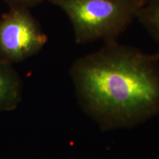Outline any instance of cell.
<instances>
[{
    "instance_id": "cell-1",
    "label": "cell",
    "mask_w": 159,
    "mask_h": 159,
    "mask_svg": "<svg viewBox=\"0 0 159 159\" xmlns=\"http://www.w3.org/2000/svg\"><path fill=\"white\" fill-rule=\"evenodd\" d=\"M159 53L114 41L77 60L71 76L84 106L108 125H127L159 113Z\"/></svg>"
},
{
    "instance_id": "cell-2",
    "label": "cell",
    "mask_w": 159,
    "mask_h": 159,
    "mask_svg": "<svg viewBox=\"0 0 159 159\" xmlns=\"http://www.w3.org/2000/svg\"><path fill=\"white\" fill-rule=\"evenodd\" d=\"M49 1L68 16L78 43L114 41L136 17L138 11L134 0Z\"/></svg>"
},
{
    "instance_id": "cell-3",
    "label": "cell",
    "mask_w": 159,
    "mask_h": 159,
    "mask_svg": "<svg viewBox=\"0 0 159 159\" xmlns=\"http://www.w3.org/2000/svg\"><path fill=\"white\" fill-rule=\"evenodd\" d=\"M47 41L30 9L11 8L0 19V57L11 63L37 54Z\"/></svg>"
},
{
    "instance_id": "cell-4",
    "label": "cell",
    "mask_w": 159,
    "mask_h": 159,
    "mask_svg": "<svg viewBox=\"0 0 159 159\" xmlns=\"http://www.w3.org/2000/svg\"><path fill=\"white\" fill-rule=\"evenodd\" d=\"M21 99V79L12 63L0 57V113L17 108Z\"/></svg>"
},
{
    "instance_id": "cell-5",
    "label": "cell",
    "mask_w": 159,
    "mask_h": 159,
    "mask_svg": "<svg viewBox=\"0 0 159 159\" xmlns=\"http://www.w3.org/2000/svg\"><path fill=\"white\" fill-rule=\"evenodd\" d=\"M136 18L159 42V0H148L138 9Z\"/></svg>"
},
{
    "instance_id": "cell-6",
    "label": "cell",
    "mask_w": 159,
    "mask_h": 159,
    "mask_svg": "<svg viewBox=\"0 0 159 159\" xmlns=\"http://www.w3.org/2000/svg\"><path fill=\"white\" fill-rule=\"evenodd\" d=\"M11 8H26L32 7L40 5L46 0H3Z\"/></svg>"
},
{
    "instance_id": "cell-7",
    "label": "cell",
    "mask_w": 159,
    "mask_h": 159,
    "mask_svg": "<svg viewBox=\"0 0 159 159\" xmlns=\"http://www.w3.org/2000/svg\"><path fill=\"white\" fill-rule=\"evenodd\" d=\"M148 1V0H134V3L136 4L137 8H139L140 7H142V6L144 5V4L146 2Z\"/></svg>"
}]
</instances>
